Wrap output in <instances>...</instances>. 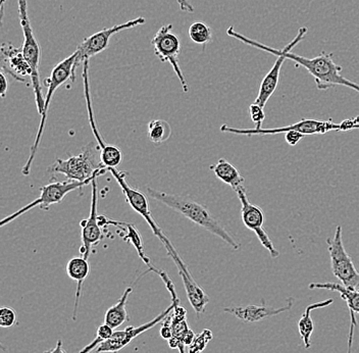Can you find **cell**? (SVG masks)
I'll list each match as a JSON object with an SVG mask.
<instances>
[{"label":"cell","mask_w":359,"mask_h":353,"mask_svg":"<svg viewBox=\"0 0 359 353\" xmlns=\"http://www.w3.org/2000/svg\"><path fill=\"white\" fill-rule=\"evenodd\" d=\"M123 152L114 145H107L100 149L101 164L105 168H116L123 161Z\"/></svg>","instance_id":"cell-27"},{"label":"cell","mask_w":359,"mask_h":353,"mask_svg":"<svg viewBox=\"0 0 359 353\" xmlns=\"http://www.w3.org/2000/svg\"><path fill=\"white\" fill-rule=\"evenodd\" d=\"M67 276L72 280L77 281V293H76L75 310H74V320L77 319V312L79 307V301H80L81 291H82V285L90 273V265L87 258L84 256H77V258H71L67 265Z\"/></svg>","instance_id":"cell-20"},{"label":"cell","mask_w":359,"mask_h":353,"mask_svg":"<svg viewBox=\"0 0 359 353\" xmlns=\"http://www.w3.org/2000/svg\"><path fill=\"white\" fill-rule=\"evenodd\" d=\"M17 321V314L10 307H2L0 309V326L2 328H10Z\"/></svg>","instance_id":"cell-30"},{"label":"cell","mask_w":359,"mask_h":353,"mask_svg":"<svg viewBox=\"0 0 359 353\" xmlns=\"http://www.w3.org/2000/svg\"><path fill=\"white\" fill-rule=\"evenodd\" d=\"M107 168L101 164L100 147L97 142H90L83 148L80 154L67 159H57L48 168L53 174L64 175L67 180L87 182L91 184L94 178L104 174Z\"/></svg>","instance_id":"cell-3"},{"label":"cell","mask_w":359,"mask_h":353,"mask_svg":"<svg viewBox=\"0 0 359 353\" xmlns=\"http://www.w3.org/2000/svg\"><path fill=\"white\" fill-rule=\"evenodd\" d=\"M177 2H178L180 10L184 11V13H193L194 11V8L188 0H177Z\"/></svg>","instance_id":"cell-34"},{"label":"cell","mask_w":359,"mask_h":353,"mask_svg":"<svg viewBox=\"0 0 359 353\" xmlns=\"http://www.w3.org/2000/svg\"><path fill=\"white\" fill-rule=\"evenodd\" d=\"M226 34L231 36V37L235 38V39L239 40V41L248 45V46L255 47V48L260 49V51H266V53L277 56V60H276L275 64H273V66L269 69V73L262 79V83H260L259 90H258L257 100L255 101V103H257L259 107H264V109L269 98L273 96L276 89L278 88L280 69H282L283 65H284L286 58L282 55L279 49L271 48V46H266V45L255 41V40H252L251 38L246 37V36L242 35V34L235 31L234 27L233 26L229 27L228 30H226Z\"/></svg>","instance_id":"cell-10"},{"label":"cell","mask_w":359,"mask_h":353,"mask_svg":"<svg viewBox=\"0 0 359 353\" xmlns=\"http://www.w3.org/2000/svg\"><path fill=\"white\" fill-rule=\"evenodd\" d=\"M334 299H327L320 302L313 303L309 305L303 312L302 318L300 319L298 323V329H299V334L302 336L303 343H304L305 348L309 349L311 346V335H313L314 326L313 321L311 320V312L314 309H323V307H329L333 305Z\"/></svg>","instance_id":"cell-22"},{"label":"cell","mask_w":359,"mask_h":353,"mask_svg":"<svg viewBox=\"0 0 359 353\" xmlns=\"http://www.w3.org/2000/svg\"><path fill=\"white\" fill-rule=\"evenodd\" d=\"M293 305L294 299L292 298L287 299L286 305L283 307H269V305H266V301L262 299L259 305L226 307V309H224V312L233 314L238 320L245 321V323H258V321L266 320V319L291 310Z\"/></svg>","instance_id":"cell-17"},{"label":"cell","mask_w":359,"mask_h":353,"mask_svg":"<svg viewBox=\"0 0 359 353\" xmlns=\"http://www.w3.org/2000/svg\"><path fill=\"white\" fill-rule=\"evenodd\" d=\"M109 173L112 175V177L116 180L118 186L122 189L123 195H125L126 200H127L129 206L137 213L141 215L145 222H147L148 226L151 229L152 233L158 238L159 241L163 243V246L167 249L168 256L172 258V262L176 265L178 273L180 272H189L187 265L182 260L181 256L177 253L176 248H175L172 243L168 240L167 236L161 230V227L157 225L156 220L152 218L151 211H150L149 202H148L147 197H146L145 193L142 191L135 189L128 183L127 178L123 172H118L116 170V168H107Z\"/></svg>","instance_id":"cell-4"},{"label":"cell","mask_w":359,"mask_h":353,"mask_svg":"<svg viewBox=\"0 0 359 353\" xmlns=\"http://www.w3.org/2000/svg\"><path fill=\"white\" fill-rule=\"evenodd\" d=\"M44 353H67L66 350L62 347V341L58 340L57 343H56L55 347H53V349L47 350Z\"/></svg>","instance_id":"cell-36"},{"label":"cell","mask_w":359,"mask_h":353,"mask_svg":"<svg viewBox=\"0 0 359 353\" xmlns=\"http://www.w3.org/2000/svg\"><path fill=\"white\" fill-rule=\"evenodd\" d=\"M90 185L87 182H78L72 181V180H67L64 182H51L47 185L42 186L40 188V197L37 199L34 200L31 204H27L26 206L22 208L21 210H18L10 217L6 218L0 222V227L6 226L10 224L13 220L18 219L21 217L24 213L32 211L33 208H40L43 211H48L51 206L55 204H60L62 199L67 197L72 191L82 190L84 186Z\"/></svg>","instance_id":"cell-11"},{"label":"cell","mask_w":359,"mask_h":353,"mask_svg":"<svg viewBox=\"0 0 359 353\" xmlns=\"http://www.w3.org/2000/svg\"><path fill=\"white\" fill-rule=\"evenodd\" d=\"M0 83H1V98H6V92L8 90V81L4 75V72L0 74Z\"/></svg>","instance_id":"cell-35"},{"label":"cell","mask_w":359,"mask_h":353,"mask_svg":"<svg viewBox=\"0 0 359 353\" xmlns=\"http://www.w3.org/2000/svg\"><path fill=\"white\" fill-rule=\"evenodd\" d=\"M172 135V127L165 120H154L148 124V137L154 144L165 142Z\"/></svg>","instance_id":"cell-25"},{"label":"cell","mask_w":359,"mask_h":353,"mask_svg":"<svg viewBox=\"0 0 359 353\" xmlns=\"http://www.w3.org/2000/svg\"><path fill=\"white\" fill-rule=\"evenodd\" d=\"M122 225L125 228L126 235L123 236V239L125 241L131 243L133 245L135 249H136L137 253H138L139 258L142 260V262H144L146 265H147L148 271L154 272V273L158 274L159 269H156V267L151 265L150 262L149 258L146 255L144 251V245H143L142 237H141V234L137 230L135 225L130 224V222H122Z\"/></svg>","instance_id":"cell-24"},{"label":"cell","mask_w":359,"mask_h":353,"mask_svg":"<svg viewBox=\"0 0 359 353\" xmlns=\"http://www.w3.org/2000/svg\"><path fill=\"white\" fill-rule=\"evenodd\" d=\"M235 192L240 202H241L242 222L245 225L246 228L255 233L260 244L269 251L271 258H279V251H277L268 233L264 230L266 215H264V211L259 206H255V204L249 201L246 189L244 186L236 189Z\"/></svg>","instance_id":"cell-13"},{"label":"cell","mask_w":359,"mask_h":353,"mask_svg":"<svg viewBox=\"0 0 359 353\" xmlns=\"http://www.w3.org/2000/svg\"><path fill=\"white\" fill-rule=\"evenodd\" d=\"M297 131L305 135L325 134L332 131L341 132V123H334L332 119L329 121H318L314 119H302L299 121L292 124V125L285 126L280 128H262L257 130L241 129V128H232L229 126L223 125L221 127V131L224 133H231L235 135H243V136H262V135H276L282 134L288 131Z\"/></svg>","instance_id":"cell-9"},{"label":"cell","mask_w":359,"mask_h":353,"mask_svg":"<svg viewBox=\"0 0 359 353\" xmlns=\"http://www.w3.org/2000/svg\"><path fill=\"white\" fill-rule=\"evenodd\" d=\"M114 330L111 327H109L107 324L103 323L102 325L100 326L96 333V337L94 340L88 345L85 346L82 350L79 353H90L94 352L100 344L105 342V341L111 339L112 334H114Z\"/></svg>","instance_id":"cell-28"},{"label":"cell","mask_w":359,"mask_h":353,"mask_svg":"<svg viewBox=\"0 0 359 353\" xmlns=\"http://www.w3.org/2000/svg\"><path fill=\"white\" fill-rule=\"evenodd\" d=\"M210 170L215 173L217 179L234 189V191L236 189L244 186L245 179L242 176L239 170L232 164L229 163L226 159H219L215 165L210 166Z\"/></svg>","instance_id":"cell-21"},{"label":"cell","mask_w":359,"mask_h":353,"mask_svg":"<svg viewBox=\"0 0 359 353\" xmlns=\"http://www.w3.org/2000/svg\"><path fill=\"white\" fill-rule=\"evenodd\" d=\"M97 179L94 178L91 182V210L88 219L81 221V229H82V245H81L80 253L82 256L88 260L93 247L100 244L103 238V233L101 231L100 222H98L97 213Z\"/></svg>","instance_id":"cell-16"},{"label":"cell","mask_w":359,"mask_h":353,"mask_svg":"<svg viewBox=\"0 0 359 353\" xmlns=\"http://www.w3.org/2000/svg\"><path fill=\"white\" fill-rule=\"evenodd\" d=\"M172 310V305H170L167 309L161 312L154 320L148 321V323L143 324V325L139 326V327H132V326H129V327L126 328V329L120 330V331H114L111 339L100 344V345L91 353H116L121 352L126 346L129 345L139 335L143 334V333L148 331V330L152 329V328L159 325L161 321H165V319L170 316Z\"/></svg>","instance_id":"cell-15"},{"label":"cell","mask_w":359,"mask_h":353,"mask_svg":"<svg viewBox=\"0 0 359 353\" xmlns=\"http://www.w3.org/2000/svg\"><path fill=\"white\" fill-rule=\"evenodd\" d=\"M249 114H250L251 120L255 123V129H262V124H264V119H266L264 107H259L257 103L253 102L249 107Z\"/></svg>","instance_id":"cell-31"},{"label":"cell","mask_w":359,"mask_h":353,"mask_svg":"<svg viewBox=\"0 0 359 353\" xmlns=\"http://www.w3.org/2000/svg\"><path fill=\"white\" fill-rule=\"evenodd\" d=\"M309 29L302 27L298 31L297 35L293 40L286 45L284 49L280 51L286 60H290L295 62L296 67H303L314 79L316 87L318 90H327L337 86H344L354 90L359 93V84L350 81L342 75L343 67L334 62V53H327L323 51L320 55L316 58H309L304 56L292 53L291 51L298 44L304 39Z\"/></svg>","instance_id":"cell-1"},{"label":"cell","mask_w":359,"mask_h":353,"mask_svg":"<svg viewBox=\"0 0 359 353\" xmlns=\"http://www.w3.org/2000/svg\"><path fill=\"white\" fill-rule=\"evenodd\" d=\"M154 53L163 62H168L174 69L175 74L181 83L183 91L189 92V85L184 77L180 67L179 55L181 53L182 44L179 36L172 32V25H163L159 28L151 40Z\"/></svg>","instance_id":"cell-12"},{"label":"cell","mask_w":359,"mask_h":353,"mask_svg":"<svg viewBox=\"0 0 359 353\" xmlns=\"http://www.w3.org/2000/svg\"><path fill=\"white\" fill-rule=\"evenodd\" d=\"M132 292H133V288L128 287L127 289L125 290V292H123L120 300H118L116 305L109 307V309L107 310V312H105L104 324L109 325L112 329H116V328L122 326L123 324L128 320V314L126 307H127L128 298L131 295Z\"/></svg>","instance_id":"cell-23"},{"label":"cell","mask_w":359,"mask_h":353,"mask_svg":"<svg viewBox=\"0 0 359 353\" xmlns=\"http://www.w3.org/2000/svg\"><path fill=\"white\" fill-rule=\"evenodd\" d=\"M309 289H323L327 291H335L340 294L341 298L347 303L348 309L350 312V319H351V325L350 330L354 331V328L358 325L355 314H359V289L354 288H347L343 286L339 283H311L309 286Z\"/></svg>","instance_id":"cell-19"},{"label":"cell","mask_w":359,"mask_h":353,"mask_svg":"<svg viewBox=\"0 0 359 353\" xmlns=\"http://www.w3.org/2000/svg\"><path fill=\"white\" fill-rule=\"evenodd\" d=\"M304 137L305 135L297 131H293V130L285 133V140H286L287 144L290 146L297 145V144L299 143Z\"/></svg>","instance_id":"cell-32"},{"label":"cell","mask_w":359,"mask_h":353,"mask_svg":"<svg viewBox=\"0 0 359 353\" xmlns=\"http://www.w3.org/2000/svg\"><path fill=\"white\" fill-rule=\"evenodd\" d=\"M212 333L210 330L205 329L197 335L192 344L188 347V353H201L205 349L208 344L212 340Z\"/></svg>","instance_id":"cell-29"},{"label":"cell","mask_w":359,"mask_h":353,"mask_svg":"<svg viewBox=\"0 0 359 353\" xmlns=\"http://www.w3.org/2000/svg\"><path fill=\"white\" fill-rule=\"evenodd\" d=\"M161 336L163 337L165 340H170L172 338V327H170V316L163 321V324H161Z\"/></svg>","instance_id":"cell-33"},{"label":"cell","mask_w":359,"mask_h":353,"mask_svg":"<svg viewBox=\"0 0 359 353\" xmlns=\"http://www.w3.org/2000/svg\"><path fill=\"white\" fill-rule=\"evenodd\" d=\"M19 4L20 22L22 34H24V42L22 45V55L28 62L31 67V82H32L34 96L37 105L38 112L40 116L43 114L45 98L42 95L41 85L39 80L40 60H41V48L34 35L32 26L28 15V4L27 0H18Z\"/></svg>","instance_id":"cell-6"},{"label":"cell","mask_w":359,"mask_h":353,"mask_svg":"<svg viewBox=\"0 0 359 353\" xmlns=\"http://www.w3.org/2000/svg\"><path fill=\"white\" fill-rule=\"evenodd\" d=\"M1 69L8 75L25 82L27 77H31V67L22 55V47L4 44L1 46Z\"/></svg>","instance_id":"cell-18"},{"label":"cell","mask_w":359,"mask_h":353,"mask_svg":"<svg viewBox=\"0 0 359 353\" xmlns=\"http://www.w3.org/2000/svg\"><path fill=\"white\" fill-rule=\"evenodd\" d=\"M146 191L152 199L161 202L170 210L177 211L197 226L205 229L208 232L226 242L234 251H238L241 247L240 243L236 241L234 237L224 229L221 222L213 217L212 213L203 204H199L188 197L163 192V191L156 190L154 188L148 187Z\"/></svg>","instance_id":"cell-2"},{"label":"cell","mask_w":359,"mask_h":353,"mask_svg":"<svg viewBox=\"0 0 359 353\" xmlns=\"http://www.w3.org/2000/svg\"><path fill=\"white\" fill-rule=\"evenodd\" d=\"M80 62L78 60V53L75 51L73 55L69 58H65L64 60L56 65L51 71L50 76L45 80V86L47 87V93L45 96L44 112L41 114V121H40L39 129H38L37 135H36L35 141H34L32 148H31L30 156L28 161L25 164L22 168V175L29 176L31 172V166L37 154L38 148H39L40 142H41L42 135H43L45 124H46L47 114H48L49 105H50L51 100L55 95L56 90L60 88L62 85L67 83V81H75L76 71L80 66Z\"/></svg>","instance_id":"cell-5"},{"label":"cell","mask_w":359,"mask_h":353,"mask_svg":"<svg viewBox=\"0 0 359 353\" xmlns=\"http://www.w3.org/2000/svg\"><path fill=\"white\" fill-rule=\"evenodd\" d=\"M342 233V227L337 226L334 237L327 238L332 272L343 286L359 289V272L345 249Z\"/></svg>","instance_id":"cell-8"},{"label":"cell","mask_w":359,"mask_h":353,"mask_svg":"<svg viewBox=\"0 0 359 353\" xmlns=\"http://www.w3.org/2000/svg\"><path fill=\"white\" fill-rule=\"evenodd\" d=\"M158 276L165 283L168 291L172 298V310L170 314V327H172V338L168 341L172 349H178L180 353H186L194 340L195 333L190 329L187 321V310L182 305L177 294L176 287L165 271H159Z\"/></svg>","instance_id":"cell-7"},{"label":"cell","mask_w":359,"mask_h":353,"mask_svg":"<svg viewBox=\"0 0 359 353\" xmlns=\"http://www.w3.org/2000/svg\"><path fill=\"white\" fill-rule=\"evenodd\" d=\"M190 39L194 44L206 45L212 41V29L205 22L197 21L191 25L189 30Z\"/></svg>","instance_id":"cell-26"},{"label":"cell","mask_w":359,"mask_h":353,"mask_svg":"<svg viewBox=\"0 0 359 353\" xmlns=\"http://www.w3.org/2000/svg\"><path fill=\"white\" fill-rule=\"evenodd\" d=\"M145 18L139 17L131 20V21L116 25L111 28L102 29L98 32L92 34L91 36L83 40L82 44L79 45L77 51H76L78 53L79 62L80 64H83L85 60H89L90 58L100 55L105 49L109 48L112 36L122 32V31L130 30L135 27L140 26V25L145 24Z\"/></svg>","instance_id":"cell-14"}]
</instances>
